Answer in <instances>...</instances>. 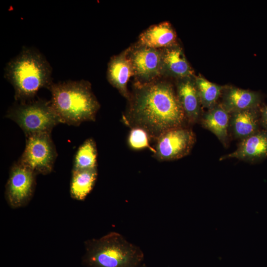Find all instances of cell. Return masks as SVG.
I'll list each match as a JSON object with an SVG mask.
<instances>
[{"label":"cell","mask_w":267,"mask_h":267,"mask_svg":"<svg viewBox=\"0 0 267 267\" xmlns=\"http://www.w3.org/2000/svg\"><path fill=\"white\" fill-rule=\"evenodd\" d=\"M128 100L123 121L131 128L143 129L151 139L170 129L188 124L176 90L160 78L145 84L135 83Z\"/></svg>","instance_id":"cell-1"},{"label":"cell","mask_w":267,"mask_h":267,"mask_svg":"<svg viewBox=\"0 0 267 267\" xmlns=\"http://www.w3.org/2000/svg\"><path fill=\"white\" fill-rule=\"evenodd\" d=\"M48 89L51 94V105L62 123L78 126L95 121L100 104L89 82L52 83Z\"/></svg>","instance_id":"cell-2"},{"label":"cell","mask_w":267,"mask_h":267,"mask_svg":"<svg viewBox=\"0 0 267 267\" xmlns=\"http://www.w3.org/2000/svg\"><path fill=\"white\" fill-rule=\"evenodd\" d=\"M51 68L37 50L25 48L6 65L5 77L13 86L19 102L34 99L38 91L52 83Z\"/></svg>","instance_id":"cell-3"},{"label":"cell","mask_w":267,"mask_h":267,"mask_svg":"<svg viewBox=\"0 0 267 267\" xmlns=\"http://www.w3.org/2000/svg\"><path fill=\"white\" fill-rule=\"evenodd\" d=\"M143 258L137 246L112 232L85 242L83 262L89 267H139Z\"/></svg>","instance_id":"cell-4"},{"label":"cell","mask_w":267,"mask_h":267,"mask_svg":"<svg viewBox=\"0 0 267 267\" xmlns=\"http://www.w3.org/2000/svg\"><path fill=\"white\" fill-rule=\"evenodd\" d=\"M6 117L16 123L26 135L50 133L61 120L50 102L43 99L19 102L7 111Z\"/></svg>","instance_id":"cell-5"},{"label":"cell","mask_w":267,"mask_h":267,"mask_svg":"<svg viewBox=\"0 0 267 267\" xmlns=\"http://www.w3.org/2000/svg\"><path fill=\"white\" fill-rule=\"evenodd\" d=\"M56 157L50 133H39L26 136L25 148L18 161L36 175H47L52 171Z\"/></svg>","instance_id":"cell-6"},{"label":"cell","mask_w":267,"mask_h":267,"mask_svg":"<svg viewBox=\"0 0 267 267\" xmlns=\"http://www.w3.org/2000/svg\"><path fill=\"white\" fill-rule=\"evenodd\" d=\"M154 157L160 161H170L188 155L192 149L196 136L187 126L170 129L155 140Z\"/></svg>","instance_id":"cell-7"},{"label":"cell","mask_w":267,"mask_h":267,"mask_svg":"<svg viewBox=\"0 0 267 267\" xmlns=\"http://www.w3.org/2000/svg\"><path fill=\"white\" fill-rule=\"evenodd\" d=\"M36 175L18 161L12 165L5 192L6 201L11 207H22L29 202L35 189Z\"/></svg>","instance_id":"cell-8"},{"label":"cell","mask_w":267,"mask_h":267,"mask_svg":"<svg viewBox=\"0 0 267 267\" xmlns=\"http://www.w3.org/2000/svg\"><path fill=\"white\" fill-rule=\"evenodd\" d=\"M129 56L136 83H148L162 77L160 49L136 43L129 47Z\"/></svg>","instance_id":"cell-9"},{"label":"cell","mask_w":267,"mask_h":267,"mask_svg":"<svg viewBox=\"0 0 267 267\" xmlns=\"http://www.w3.org/2000/svg\"><path fill=\"white\" fill-rule=\"evenodd\" d=\"M267 157V130L260 129L252 135L241 140L236 149L222 156L220 161L235 158L254 163Z\"/></svg>","instance_id":"cell-10"},{"label":"cell","mask_w":267,"mask_h":267,"mask_svg":"<svg viewBox=\"0 0 267 267\" xmlns=\"http://www.w3.org/2000/svg\"><path fill=\"white\" fill-rule=\"evenodd\" d=\"M134 72L129 56V47L112 57L108 65L107 77L110 84L115 87L124 97H130L127 84Z\"/></svg>","instance_id":"cell-11"},{"label":"cell","mask_w":267,"mask_h":267,"mask_svg":"<svg viewBox=\"0 0 267 267\" xmlns=\"http://www.w3.org/2000/svg\"><path fill=\"white\" fill-rule=\"evenodd\" d=\"M161 75L178 79L192 77L193 70L182 48L177 44L160 49Z\"/></svg>","instance_id":"cell-12"},{"label":"cell","mask_w":267,"mask_h":267,"mask_svg":"<svg viewBox=\"0 0 267 267\" xmlns=\"http://www.w3.org/2000/svg\"><path fill=\"white\" fill-rule=\"evenodd\" d=\"M176 92L188 124L199 121L201 104L194 80L192 77L178 79Z\"/></svg>","instance_id":"cell-13"},{"label":"cell","mask_w":267,"mask_h":267,"mask_svg":"<svg viewBox=\"0 0 267 267\" xmlns=\"http://www.w3.org/2000/svg\"><path fill=\"white\" fill-rule=\"evenodd\" d=\"M222 105L230 114L249 109L258 108L261 94L256 91L229 87L223 88Z\"/></svg>","instance_id":"cell-14"},{"label":"cell","mask_w":267,"mask_h":267,"mask_svg":"<svg viewBox=\"0 0 267 267\" xmlns=\"http://www.w3.org/2000/svg\"><path fill=\"white\" fill-rule=\"evenodd\" d=\"M230 119V114L221 104H217L209 108L199 121L204 128L214 134L226 146L228 142Z\"/></svg>","instance_id":"cell-15"},{"label":"cell","mask_w":267,"mask_h":267,"mask_svg":"<svg viewBox=\"0 0 267 267\" xmlns=\"http://www.w3.org/2000/svg\"><path fill=\"white\" fill-rule=\"evenodd\" d=\"M177 36L171 24L163 22L153 25L142 32L138 37V44L161 49L176 44Z\"/></svg>","instance_id":"cell-16"},{"label":"cell","mask_w":267,"mask_h":267,"mask_svg":"<svg viewBox=\"0 0 267 267\" xmlns=\"http://www.w3.org/2000/svg\"><path fill=\"white\" fill-rule=\"evenodd\" d=\"M258 108L230 113L229 129L233 136L242 140L260 130V111Z\"/></svg>","instance_id":"cell-17"},{"label":"cell","mask_w":267,"mask_h":267,"mask_svg":"<svg viewBox=\"0 0 267 267\" xmlns=\"http://www.w3.org/2000/svg\"><path fill=\"white\" fill-rule=\"evenodd\" d=\"M97 176V169H73L70 183L71 197L77 200L84 199L93 188Z\"/></svg>","instance_id":"cell-18"},{"label":"cell","mask_w":267,"mask_h":267,"mask_svg":"<svg viewBox=\"0 0 267 267\" xmlns=\"http://www.w3.org/2000/svg\"><path fill=\"white\" fill-rule=\"evenodd\" d=\"M97 148L92 138L87 139L78 148L75 155V170H87L97 168Z\"/></svg>","instance_id":"cell-19"},{"label":"cell","mask_w":267,"mask_h":267,"mask_svg":"<svg viewBox=\"0 0 267 267\" xmlns=\"http://www.w3.org/2000/svg\"><path fill=\"white\" fill-rule=\"evenodd\" d=\"M194 81L201 104L208 109L217 104V100L222 93L223 88L201 76L196 77Z\"/></svg>","instance_id":"cell-20"},{"label":"cell","mask_w":267,"mask_h":267,"mask_svg":"<svg viewBox=\"0 0 267 267\" xmlns=\"http://www.w3.org/2000/svg\"><path fill=\"white\" fill-rule=\"evenodd\" d=\"M151 138L148 134L143 129L139 128H133L130 132L128 137V143L130 147L135 150H139L149 148V142Z\"/></svg>","instance_id":"cell-21"},{"label":"cell","mask_w":267,"mask_h":267,"mask_svg":"<svg viewBox=\"0 0 267 267\" xmlns=\"http://www.w3.org/2000/svg\"><path fill=\"white\" fill-rule=\"evenodd\" d=\"M261 125L264 129L267 130V106L260 109Z\"/></svg>","instance_id":"cell-22"}]
</instances>
